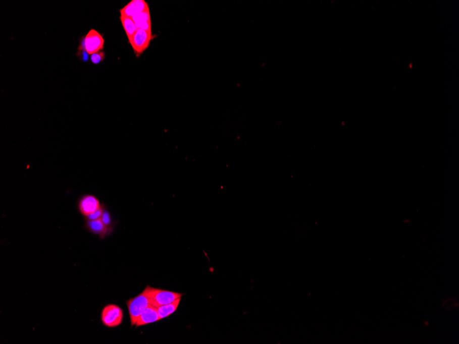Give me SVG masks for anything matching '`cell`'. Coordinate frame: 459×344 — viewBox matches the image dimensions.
I'll use <instances>...</instances> for the list:
<instances>
[{"mask_svg": "<svg viewBox=\"0 0 459 344\" xmlns=\"http://www.w3.org/2000/svg\"><path fill=\"white\" fill-rule=\"evenodd\" d=\"M150 303L153 307L158 308L161 306L168 305L171 302L175 301L178 298H182V294L179 293L169 292V291L162 290L160 289L146 286Z\"/></svg>", "mask_w": 459, "mask_h": 344, "instance_id": "2", "label": "cell"}, {"mask_svg": "<svg viewBox=\"0 0 459 344\" xmlns=\"http://www.w3.org/2000/svg\"><path fill=\"white\" fill-rule=\"evenodd\" d=\"M85 227L91 233L100 236L101 237H105L106 235H109L111 233L110 227L105 225L101 219L86 220V221H85Z\"/></svg>", "mask_w": 459, "mask_h": 344, "instance_id": "9", "label": "cell"}, {"mask_svg": "<svg viewBox=\"0 0 459 344\" xmlns=\"http://www.w3.org/2000/svg\"><path fill=\"white\" fill-rule=\"evenodd\" d=\"M100 201L96 197L92 195H85L80 198L78 203V208L80 213L87 217L91 214L102 208Z\"/></svg>", "mask_w": 459, "mask_h": 344, "instance_id": "6", "label": "cell"}, {"mask_svg": "<svg viewBox=\"0 0 459 344\" xmlns=\"http://www.w3.org/2000/svg\"><path fill=\"white\" fill-rule=\"evenodd\" d=\"M161 320L159 315H158L157 308L150 305L146 308L145 310L141 313L139 316L136 324V327L145 326V325L151 324Z\"/></svg>", "mask_w": 459, "mask_h": 344, "instance_id": "8", "label": "cell"}, {"mask_svg": "<svg viewBox=\"0 0 459 344\" xmlns=\"http://www.w3.org/2000/svg\"><path fill=\"white\" fill-rule=\"evenodd\" d=\"M127 307L130 317L131 326L136 325L137 319L143 312L146 308L151 305L149 298L147 294L146 288L136 297L131 298L127 301Z\"/></svg>", "mask_w": 459, "mask_h": 344, "instance_id": "1", "label": "cell"}, {"mask_svg": "<svg viewBox=\"0 0 459 344\" xmlns=\"http://www.w3.org/2000/svg\"><path fill=\"white\" fill-rule=\"evenodd\" d=\"M104 207H102L101 208L99 209V210L96 211L92 214H91L90 215L85 217L86 220H98L101 218L103 215V213H104Z\"/></svg>", "mask_w": 459, "mask_h": 344, "instance_id": "14", "label": "cell"}, {"mask_svg": "<svg viewBox=\"0 0 459 344\" xmlns=\"http://www.w3.org/2000/svg\"><path fill=\"white\" fill-rule=\"evenodd\" d=\"M121 21L122 25H123L124 30L126 32V35L129 41L133 37V36L135 35V33L138 30V28H137L136 24L133 22L132 18L121 16Z\"/></svg>", "mask_w": 459, "mask_h": 344, "instance_id": "12", "label": "cell"}, {"mask_svg": "<svg viewBox=\"0 0 459 344\" xmlns=\"http://www.w3.org/2000/svg\"><path fill=\"white\" fill-rule=\"evenodd\" d=\"M180 302L181 298H178V300L171 302L170 304H168V305H163L158 307L157 311L161 320V319L166 318V317L170 316L171 314L175 313V311H176V310L178 309Z\"/></svg>", "mask_w": 459, "mask_h": 344, "instance_id": "11", "label": "cell"}, {"mask_svg": "<svg viewBox=\"0 0 459 344\" xmlns=\"http://www.w3.org/2000/svg\"><path fill=\"white\" fill-rule=\"evenodd\" d=\"M100 219L104 222L105 225L110 227V226L111 225L112 221L111 215H110V212H108V211H107L104 209V213H103V215Z\"/></svg>", "mask_w": 459, "mask_h": 344, "instance_id": "15", "label": "cell"}, {"mask_svg": "<svg viewBox=\"0 0 459 344\" xmlns=\"http://www.w3.org/2000/svg\"><path fill=\"white\" fill-rule=\"evenodd\" d=\"M148 10L147 3L144 0H132L120 10L121 16L133 18L139 13Z\"/></svg>", "mask_w": 459, "mask_h": 344, "instance_id": "7", "label": "cell"}, {"mask_svg": "<svg viewBox=\"0 0 459 344\" xmlns=\"http://www.w3.org/2000/svg\"><path fill=\"white\" fill-rule=\"evenodd\" d=\"M123 310L116 305L106 306L101 313L102 323L108 328L120 326L123 322Z\"/></svg>", "mask_w": 459, "mask_h": 344, "instance_id": "3", "label": "cell"}, {"mask_svg": "<svg viewBox=\"0 0 459 344\" xmlns=\"http://www.w3.org/2000/svg\"><path fill=\"white\" fill-rule=\"evenodd\" d=\"M105 59V53L103 51H100L91 55V62L94 64H99L101 63Z\"/></svg>", "mask_w": 459, "mask_h": 344, "instance_id": "13", "label": "cell"}, {"mask_svg": "<svg viewBox=\"0 0 459 344\" xmlns=\"http://www.w3.org/2000/svg\"><path fill=\"white\" fill-rule=\"evenodd\" d=\"M153 39L152 31H147L143 29H138L133 36L129 42L136 56L139 57L148 48L151 41Z\"/></svg>", "mask_w": 459, "mask_h": 344, "instance_id": "4", "label": "cell"}, {"mask_svg": "<svg viewBox=\"0 0 459 344\" xmlns=\"http://www.w3.org/2000/svg\"><path fill=\"white\" fill-rule=\"evenodd\" d=\"M133 22L136 24L138 29H143L147 31H151V16H150L149 9L139 13L132 18Z\"/></svg>", "mask_w": 459, "mask_h": 344, "instance_id": "10", "label": "cell"}, {"mask_svg": "<svg viewBox=\"0 0 459 344\" xmlns=\"http://www.w3.org/2000/svg\"><path fill=\"white\" fill-rule=\"evenodd\" d=\"M104 43L103 36L96 30L91 29L83 39L82 46L87 54L91 55L101 51L104 49Z\"/></svg>", "mask_w": 459, "mask_h": 344, "instance_id": "5", "label": "cell"}]
</instances>
